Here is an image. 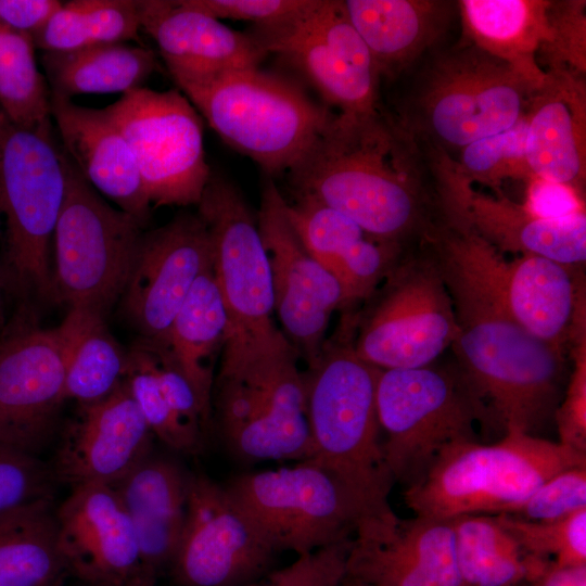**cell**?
Segmentation results:
<instances>
[{
    "label": "cell",
    "instance_id": "1",
    "mask_svg": "<svg viewBox=\"0 0 586 586\" xmlns=\"http://www.w3.org/2000/svg\"><path fill=\"white\" fill-rule=\"evenodd\" d=\"M294 195L311 196L356 222L375 240L402 244L433 226L438 154L382 109L335 114L290 170Z\"/></svg>",
    "mask_w": 586,
    "mask_h": 586
},
{
    "label": "cell",
    "instance_id": "2",
    "mask_svg": "<svg viewBox=\"0 0 586 586\" xmlns=\"http://www.w3.org/2000/svg\"><path fill=\"white\" fill-rule=\"evenodd\" d=\"M394 113L397 125L450 158L499 133L525 114L537 78L461 39L429 51L408 73Z\"/></svg>",
    "mask_w": 586,
    "mask_h": 586
},
{
    "label": "cell",
    "instance_id": "3",
    "mask_svg": "<svg viewBox=\"0 0 586 586\" xmlns=\"http://www.w3.org/2000/svg\"><path fill=\"white\" fill-rule=\"evenodd\" d=\"M380 368L345 340L324 343L304 373L309 458L330 473L358 507L362 520L395 514V483L383 453L375 388Z\"/></svg>",
    "mask_w": 586,
    "mask_h": 586
},
{
    "label": "cell",
    "instance_id": "4",
    "mask_svg": "<svg viewBox=\"0 0 586 586\" xmlns=\"http://www.w3.org/2000/svg\"><path fill=\"white\" fill-rule=\"evenodd\" d=\"M448 292L459 328L451 346L460 372L504 434L536 435L558 408L563 351L534 337L488 301Z\"/></svg>",
    "mask_w": 586,
    "mask_h": 586
},
{
    "label": "cell",
    "instance_id": "5",
    "mask_svg": "<svg viewBox=\"0 0 586 586\" xmlns=\"http://www.w3.org/2000/svg\"><path fill=\"white\" fill-rule=\"evenodd\" d=\"M220 356L212 410L226 448L245 462L309 459L304 372L284 334L265 347Z\"/></svg>",
    "mask_w": 586,
    "mask_h": 586
},
{
    "label": "cell",
    "instance_id": "6",
    "mask_svg": "<svg viewBox=\"0 0 586 586\" xmlns=\"http://www.w3.org/2000/svg\"><path fill=\"white\" fill-rule=\"evenodd\" d=\"M586 464V454L537 435L508 431L499 442L446 447L424 475L406 487L415 515L450 520L511 514L552 475Z\"/></svg>",
    "mask_w": 586,
    "mask_h": 586
},
{
    "label": "cell",
    "instance_id": "7",
    "mask_svg": "<svg viewBox=\"0 0 586 586\" xmlns=\"http://www.w3.org/2000/svg\"><path fill=\"white\" fill-rule=\"evenodd\" d=\"M177 86L227 144L269 175L290 171L335 115L259 67Z\"/></svg>",
    "mask_w": 586,
    "mask_h": 586
},
{
    "label": "cell",
    "instance_id": "8",
    "mask_svg": "<svg viewBox=\"0 0 586 586\" xmlns=\"http://www.w3.org/2000/svg\"><path fill=\"white\" fill-rule=\"evenodd\" d=\"M377 415L394 482H418L448 446L476 441L474 425L487 411L463 374L428 365L381 369Z\"/></svg>",
    "mask_w": 586,
    "mask_h": 586
},
{
    "label": "cell",
    "instance_id": "9",
    "mask_svg": "<svg viewBox=\"0 0 586 586\" xmlns=\"http://www.w3.org/2000/svg\"><path fill=\"white\" fill-rule=\"evenodd\" d=\"M52 125L4 120L0 146V213L7 255L20 289L53 298L50 243L64 203L67 156Z\"/></svg>",
    "mask_w": 586,
    "mask_h": 586
},
{
    "label": "cell",
    "instance_id": "10",
    "mask_svg": "<svg viewBox=\"0 0 586 586\" xmlns=\"http://www.w3.org/2000/svg\"><path fill=\"white\" fill-rule=\"evenodd\" d=\"M142 226L115 208L67 157L64 203L53 234V298L105 318L122 297Z\"/></svg>",
    "mask_w": 586,
    "mask_h": 586
},
{
    "label": "cell",
    "instance_id": "11",
    "mask_svg": "<svg viewBox=\"0 0 586 586\" xmlns=\"http://www.w3.org/2000/svg\"><path fill=\"white\" fill-rule=\"evenodd\" d=\"M198 205L212 253V270L228 316L221 353L269 345L283 333L275 323L267 253L246 201L228 179L212 171Z\"/></svg>",
    "mask_w": 586,
    "mask_h": 586
},
{
    "label": "cell",
    "instance_id": "12",
    "mask_svg": "<svg viewBox=\"0 0 586 586\" xmlns=\"http://www.w3.org/2000/svg\"><path fill=\"white\" fill-rule=\"evenodd\" d=\"M224 486L279 553L297 557L349 539L362 520L347 492L310 459L237 474Z\"/></svg>",
    "mask_w": 586,
    "mask_h": 586
},
{
    "label": "cell",
    "instance_id": "13",
    "mask_svg": "<svg viewBox=\"0 0 586 586\" xmlns=\"http://www.w3.org/2000/svg\"><path fill=\"white\" fill-rule=\"evenodd\" d=\"M264 50L298 69L336 114L380 111V77L343 1L308 0L296 13L250 33Z\"/></svg>",
    "mask_w": 586,
    "mask_h": 586
},
{
    "label": "cell",
    "instance_id": "14",
    "mask_svg": "<svg viewBox=\"0 0 586 586\" xmlns=\"http://www.w3.org/2000/svg\"><path fill=\"white\" fill-rule=\"evenodd\" d=\"M103 111L127 140L151 205L199 203L212 169L202 119L182 92L141 87Z\"/></svg>",
    "mask_w": 586,
    "mask_h": 586
},
{
    "label": "cell",
    "instance_id": "15",
    "mask_svg": "<svg viewBox=\"0 0 586 586\" xmlns=\"http://www.w3.org/2000/svg\"><path fill=\"white\" fill-rule=\"evenodd\" d=\"M458 323L448 289L434 262L398 265L360 323L354 348L380 369L431 365L454 344Z\"/></svg>",
    "mask_w": 586,
    "mask_h": 586
},
{
    "label": "cell",
    "instance_id": "16",
    "mask_svg": "<svg viewBox=\"0 0 586 586\" xmlns=\"http://www.w3.org/2000/svg\"><path fill=\"white\" fill-rule=\"evenodd\" d=\"M278 556L224 484L190 473L184 523L168 569L177 586H245L276 569Z\"/></svg>",
    "mask_w": 586,
    "mask_h": 586
},
{
    "label": "cell",
    "instance_id": "17",
    "mask_svg": "<svg viewBox=\"0 0 586 586\" xmlns=\"http://www.w3.org/2000/svg\"><path fill=\"white\" fill-rule=\"evenodd\" d=\"M285 204L273 181L266 179L256 222L269 262L275 316L309 367L321 354L332 314L347 301L339 280L303 245Z\"/></svg>",
    "mask_w": 586,
    "mask_h": 586
},
{
    "label": "cell",
    "instance_id": "18",
    "mask_svg": "<svg viewBox=\"0 0 586 586\" xmlns=\"http://www.w3.org/2000/svg\"><path fill=\"white\" fill-rule=\"evenodd\" d=\"M211 265L208 231L198 214H180L142 232L122 300L144 344L164 347L176 314Z\"/></svg>",
    "mask_w": 586,
    "mask_h": 586
},
{
    "label": "cell",
    "instance_id": "19",
    "mask_svg": "<svg viewBox=\"0 0 586 586\" xmlns=\"http://www.w3.org/2000/svg\"><path fill=\"white\" fill-rule=\"evenodd\" d=\"M346 578L370 586H464L450 520L393 514L361 521L348 551Z\"/></svg>",
    "mask_w": 586,
    "mask_h": 586
},
{
    "label": "cell",
    "instance_id": "20",
    "mask_svg": "<svg viewBox=\"0 0 586 586\" xmlns=\"http://www.w3.org/2000/svg\"><path fill=\"white\" fill-rule=\"evenodd\" d=\"M60 549L69 574L87 585L145 583L136 533L115 488L89 483L72 487L56 507Z\"/></svg>",
    "mask_w": 586,
    "mask_h": 586
},
{
    "label": "cell",
    "instance_id": "21",
    "mask_svg": "<svg viewBox=\"0 0 586 586\" xmlns=\"http://www.w3.org/2000/svg\"><path fill=\"white\" fill-rule=\"evenodd\" d=\"M65 344L59 327L0 344V442L36 455L65 398Z\"/></svg>",
    "mask_w": 586,
    "mask_h": 586
},
{
    "label": "cell",
    "instance_id": "22",
    "mask_svg": "<svg viewBox=\"0 0 586 586\" xmlns=\"http://www.w3.org/2000/svg\"><path fill=\"white\" fill-rule=\"evenodd\" d=\"M438 205L444 217L460 221L500 253L536 255L570 266L585 263V212L539 217L502 195L475 191L451 164L441 177Z\"/></svg>",
    "mask_w": 586,
    "mask_h": 586
},
{
    "label": "cell",
    "instance_id": "23",
    "mask_svg": "<svg viewBox=\"0 0 586 586\" xmlns=\"http://www.w3.org/2000/svg\"><path fill=\"white\" fill-rule=\"evenodd\" d=\"M50 466L56 482L113 485L152 453L153 433L124 380L107 397L79 404Z\"/></svg>",
    "mask_w": 586,
    "mask_h": 586
},
{
    "label": "cell",
    "instance_id": "24",
    "mask_svg": "<svg viewBox=\"0 0 586 586\" xmlns=\"http://www.w3.org/2000/svg\"><path fill=\"white\" fill-rule=\"evenodd\" d=\"M139 7L141 29L157 44L176 84L258 68L268 55L251 34L181 0H139Z\"/></svg>",
    "mask_w": 586,
    "mask_h": 586
},
{
    "label": "cell",
    "instance_id": "25",
    "mask_svg": "<svg viewBox=\"0 0 586 586\" xmlns=\"http://www.w3.org/2000/svg\"><path fill=\"white\" fill-rule=\"evenodd\" d=\"M50 97L51 118L73 166L98 193L109 198L143 227L151 204L132 151L119 129L103 109L85 107L71 99Z\"/></svg>",
    "mask_w": 586,
    "mask_h": 586
},
{
    "label": "cell",
    "instance_id": "26",
    "mask_svg": "<svg viewBox=\"0 0 586 586\" xmlns=\"http://www.w3.org/2000/svg\"><path fill=\"white\" fill-rule=\"evenodd\" d=\"M525 157L533 177L566 184L583 195L586 176L584 79L546 72L525 112Z\"/></svg>",
    "mask_w": 586,
    "mask_h": 586
},
{
    "label": "cell",
    "instance_id": "27",
    "mask_svg": "<svg viewBox=\"0 0 586 586\" xmlns=\"http://www.w3.org/2000/svg\"><path fill=\"white\" fill-rule=\"evenodd\" d=\"M190 472L153 451L112 486L133 526L142 573L154 583L168 570L184 523Z\"/></svg>",
    "mask_w": 586,
    "mask_h": 586
},
{
    "label": "cell",
    "instance_id": "28",
    "mask_svg": "<svg viewBox=\"0 0 586 586\" xmlns=\"http://www.w3.org/2000/svg\"><path fill=\"white\" fill-rule=\"evenodd\" d=\"M343 5L380 80H396L441 46L456 4L443 0H345Z\"/></svg>",
    "mask_w": 586,
    "mask_h": 586
},
{
    "label": "cell",
    "instance_id": "29",
    "mask_svg": "<svg viewBox=\"0 0 586 586\" xmlns=\"http://www.w3.org/2000/svg\"><path fill=\"white\" fill-rule=\"evenodd\" d=\"M227 333L228 316L211 265L191 288L160 349L192 386L207 422L213 413L215 359Z\"/></svg>",
    "mask_w": 586,
    "mask_h": 586
},
{
    "label": "cell",
    "instance_id": "30",
    "mask_svg": "<svg viewBox=\"0 0 586 586\" xmlns=\"http://www.w3.org/2000/svg\"><path fill=\"white\" fill-rule=\"evenodd\" d=\"M550 1L461 0L462 39L537 78L544 72L536 62L548 39Z\"/></svg>",
    "mask_w": 586,
    "mask_h": 586
},
{
    "label": "cell",
    "instance_id": "31",
    "mask_svg": "<svg viewBox=\"0 0 586 586\" xmlns=\"http://www.w3.org/2000/svg\"><path fill=\"white\" fill-rule=\"evenodd\" d=\"M55 509L47 497L0 515V586H63Z\"/></svg>",
    "mask_w": 586,
    "mask_h": 586
},
{
    "label": "cell",
    "instance_id": "32",
    "mask_svg": "<svg viewBox=\"0 0 586 586\" xmlns=\"http://www.w3.org/2000/svg\"><path fill=\"white\" fill-rule=\"evenodd\" d=\"M41 64L50 94L65 99L88 93L125 94L143 87L158 68L151 49L126 42L42 52Z\"/></svg>",
    "mask_w": 586,
    "mask_h": 586
},
{
    "label": "cell",
    "instance_id": "33",
    "mask_svg": "<svg viewBox=\"0 0 586 586\" xmlns=\"http://www.w3.org/2000/svg\"><path fill=\"white\" fill-rule=\"evenodd\" d=\"M455 557L464 586H519L538 583L552 562L528 555L495 515L450 519Z\"/></svg>",
    "mask_w": 586,
    "mask_h": 586
},
{
    "label": "cell",
    "instance_id": "34",
    "mask_svg": "<svg viewBox=\"0 0 586 586\" xmlns=\"http://www.w3.org/2000/svg\"><path fill=\"white\" fill-rule=\"evenodd\" d=\"M105 318L69 308L59 326L65 344L66 399L79 404L101 400L125 380L128 353L110 334Z\"/></svg>",
    "mask_w": 586,
    "mask_h": 586
},
{
    "label": "cell",
    "instance_id": "35",
    "mask_svg": "<svg viewBox=\"0 0 586 586\" xmlns=\"http://www.w3.org/2000/svg\"><path fill=\"white\" fill-rule=\"evenodd\" d=\"M140 29L139 0H72L62 3L33 40L42 52H66L138 40Z\"/></svg>",
    "mask_w": 586,
    "mask_h": 586
},
{
    "label": "cell",
    "instance_id": "36",
    "mask_svg": "<svg viewBox=\"0 0 586 586\" xmlns=\"http://www.w3.org/2000/svg\"><path fill=\"white\" fill-rule=\"evenodd\" d=\"M33 37L0 23V111L13 125L51 124L50 89L39 72Z\"/></svg>",
    "mask_w": 586,
    "mask_h": 586
},
{
    "label": "cell",
    "instance_id": "37",
    "mask_svg": "<svg viewBox=\"0 0 586 586\" xmlns=\"http://www.w3.org/2000/svg\"><path fill=\"white\" fill-rule=\"evenodd\" d=\"M125 381L154 436L178 453L200 450L202 431L181 419L169 406L154 372L152 353L143 343L128 353Z\"/></svg>",
    "mask_w": 586,
    "mask_h": 586
},
{
    "label": "cell",
    "instance_id": "38",
    "mask_svg": "<svg viewBox=\"0 0 586 586\" xmlns=\"http://www.w3.org/2000/svg\"><path fill=\"white\" fill-rule=\"evenodd\" d=\"M525 136L524 114L512 127L460 149L451 158L455 173L471 184L475 181L493 188L507 178L527 182L533 176L525 157Z\"/></svg>",
    "mask_w": 586,
    "mask_h": 586
},
{
    "label": "cell",
    "instance_id": "39",
    "mask_svg": "<svg viewBox=\"0 0 586 586\" xmlns=\"http://www.w3.org/2000/svg\"><path fill=\"white\" fill-rule=\"evenodd\" d=\"M285 208L305 249L331 273L346 251L367 235L352 219L311 196L295 195Z\"/></svg>",
    "mask_w": 586,
    "mask_h": 586
},
{
    "label": "cell",
    "instance_id": "40",
    "mask_svg": "<svg viewBox=\"0 0 586 586\" xmlns=\"http://www.w3.org/2000/svg\"><path fill=\"white\" fill-rule=\"evenodd\" d=\"M496 520L528 555L549 560L553 565L586 564V508L553 521H531L511 514Z\"/></svg>",
    "mask_w": 586,
    "mask_h": 586
},
{
    "label": "cell",
    "instance_id": "41",
    "mask_svg": "<svg viewBox=\"0 0 586 586\" xmlns=\"http://www.w3.org/2000/svg\"><path fill=\"white\" fill-rule=\"evenodd\" d=\"M400 250L402 244L368 235L353 244L332 271L347 303L369 297L397 266Z\"/></svg>",
    "mask_w": 586,
    "mask_h": 586
},
{
    "label": "cell",
    "instance_id": "42",
    "mask_svg": "<svg viewBox=\"0 0 586 586\" xmlns=\"http://www.w3.org/2000/svg\"><path fill=\"white\" fill-rule=\"evenodd\" d=\"M585 16V1H550L549 36L538 50L548 62L549 72H566L583 78L586 65Z\"/></svg>",
    "mask_w": 586,
    "mask_h": 586
},
{
    "label": "cell",
    "instance_id": "43",
    "mask_svg": "<svg viewBox=\"0 0 586 586\" xmlns=\"http://www.w3.org/2000/svg\"><path fill=\"white\" fill-rule=\"evenodd\" d=\"M55 483L51 467L36 455L0 442V515L53 497Z\"/></svg>",
    "mask_w": 586,
    "mask_h": 586
},
{
    "label": "cell",
    "instance_id": "44",
    "mask_svg": "<svg viewBox=\"0 0 586 586\" xmlns=\"http://www.w3.org/2000/svg\"><path fill=\"white\" fill-rule=\"evenodd\" d=\"M352 539L297 556L289 565L273 569L245 586H340L346 577Z\"/></svg>",
    "mask_w": 586,
    "mask_h": 586
},
{
    "label": "cell",
    "instance_id": "45",
    "mask_svg": "<svg viewBox=\"0 0 586 586\" xmlns=\"http://www.w3.org/2000/svg\"><path fill=\"white\" fill-rule=\"evenodd\" d=\"M586 508V464L565 469L545 481L511 515L553 521Z\"/></svg>",
    "mask_w": 586,
    "mask_h": 586
},
{
    "label": "cell",
    "instance_id": "46",
    "mask_svg": "<svg viewBox=\"0 0 586 586\" xmlns=\"http://www.w3.org/2000/svg\"><path fill=\"white\" fill-rule=\"evenodd\" d=\"M187 7L214 18H230L268 25L301 9L308 0H181Z\"/></svg>",
    "mask_w": 586,
    "mask_h": 586
},
{
    "label": "cell",
    "instance_id": "47",
    "mask_svg": "<svg viewBox=\"0 0 586 586\" xmlns=\"http://www.w3.org/2000/svg\"><path fill=\"white\" fill-rule=\"evenodd\" d=\"M555 418L559 443L586 454V367L585 355L578 356L564 399Z\"/></svg>",
    "mask_w": 586,
    "mask_h": 586
},
{
    "label": "cell",
    "instance_id": "48",
    "mask_svg": "<svg viewBox=\"0 0 586 586\" xmlns=\"http://www.w3.org/2000/svg\"><path fill=\"white\" fill-rule=\"evenodd\" d=\"M144 345L152 353L154 372L169 406L186 422L203 431L208 422L188 380L162 351Z\"/></svg>",
    "mask_w": 586,
    "mask_h": 586
},
{
    "label": "cell",
    "instance_id": "49",
    "mask_svg": "<svg viewBox=\"0 0 586 586\" xmlns=\"http://www.w3.org/2000/svg\"><path fill=\"white\" fill-rule=\"evenodd\" d=\"M526 201L531 213L543 218H563L585 212L584 199L573 188L533 177L527 181Z\"/></svg>",
    "mask_w": 586,
    "mask_h": 586
},
{
    "label": "cell",
    "instance_id": "50",
    "mask_svg": "<svg viewBox=\"0 0 586 586\" xmlns=\"http://www.w3.org/2000/svg\"><path fill=\"white\" fill-rule=\"evenodd\" d=\"M62 3L59 0H0V23L33 37Z\"/></svg>",
    "mask_w": 586,
    "mask_h": 586
},
{
    "label": "cell",
    "instance_id": "51",
    "mask_svg": "<svg viewBox=\"0 0 586 586\" xmlns=\"http://www.w3.org/2000/svg\"><path fill=\"white\" fill-rule=\"evenodd\" d=\"M537 586H586V564L584 565H551Z\"/></svg>",
    "mask_w": 586,
    "mask_h": 586
},
{
    "label": "cell",
    "instance_id": "52",
    "mask_svg": "<svg viewBox=\"0 0 586 586\" xmlns=\"http://www.w3.org/2000/svg\"><path fill=\"white\" fill-rule=\"evenodd\" d=\"M340 586H370V585L345 577L344 581L340 584Z\"/></svg>",
    "mask_w": 586,
    "mask_h": 586
},
{
    "label": "cell",
    "instance_id": "53",
    "mask_svg": "<svg viewBox=\"0 0 586 586\" xmlns=\"http://www.w3.org/2000/svg\"><path fill=\"white\" fill-rule=\"evenodd\" d=\"M4 120H5V116L0 111V146H1L2 136H3Z\"/></svg>",
    "mask_w": 586,
    "mask_h": 586
},
{
    "label": "cell",
    "instance_id": "54",
    "mask_svg": "<svg viewBox=\"0 0 586 586\" xmlns=\"http://www.w3.org/2000/svg\"><path fill=\"white\" fill-rule=\"evenodd\" d=\"M137 584H144V583H136V584H132V585H129V586H135ZM87 585V584H86ZM87 586H103V585H87Z\"/></svg>",
    "mask_w": 586,
    "mask_h": 586
},
{
    "label": "cell",
    "instance_id": "55",
    "mask_svg": "<svg viewBox=\"0 0 586 586\" xmlns=\"http://www.w3.org/2000/svg\"><path fill=\"white\" fill-rule=\"evenodd\" d=\"M1 286H2V280H1V275H0V302H1Z\"/></svg>",
    "mask_w": 586,
    "mask_h": 586
},
{
    "label": "cell",
    "instance_id": "56",
    "mask_svg": "<svg viewBox=\"0 0 586 586\" xmlns=\"http://www.w3.org/2000/svg\"><path fill=\"white\" fill-rule=\"evenodd\" d=\"M135 586H150V585H146V584H137Z\"/></svg>",
    "mask_w": 586,
    "mask_h": 586
}]
</instances>
